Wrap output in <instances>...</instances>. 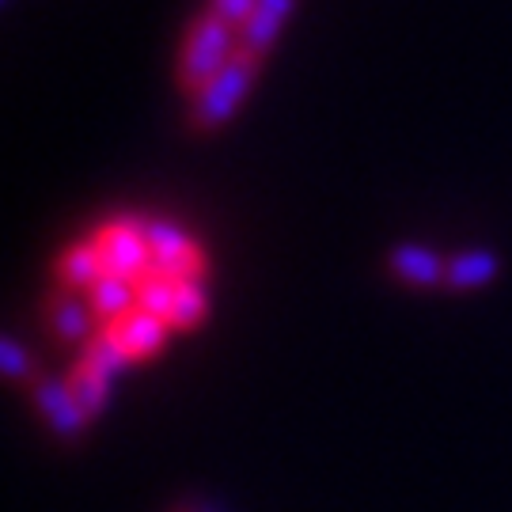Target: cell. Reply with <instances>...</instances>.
Wrapping results in <instances>:
<instances>
[{
	"label": "cell",
	"instance_id": "1",
	"mask_svg": "<svg viewBox=\"0 0 512 512\" xmlns=\"http://www.w3.org/2000/svg\"><path fill=\"white\" fill-rule=\"evenodd\" d=\"M239 54V31L228 27L220 16H213L209 8L190 19L179 46V61H175V80L186 95H198L217 73H224V65Z\"/></svg>",
	"mask_w": 512,
	"mask_h": 512
},
{
	"label": "cell",
	"instance_id": "2",
	"mask_svg": "<svg viewBox=\"0 0 512 512\" xmlns=\"http://www.w3.org/2000/svg\"><path fill=\"white\" fill-rule=\"evenodd\" d=\"M262 65H266V61H258L255 54L239 50V54L224 65V73H217L202 92L194 95L190 114H186L190 133L209 137V133H220V129L228 126L239 110L247 107V99H251V92H255Z\"/></svg>",
	"mask_w": 512,
	"mask_h": 512
},
{
	"label": "cell",
	"instance_id": "3",
	"mask_svg": "<svg viewBox=\"0 0 512 512\" xmlns=\"http://www.w3.org/2000/svg\"><path fill=\"white\" fill-rule=\"evenodd\" d=\"M145 239L152 247V274L175 277V281H205L209 277V255L202 251V243L186 232L183 224L167 217H141Z\"/></svg>",
	"mask_w": 512,
	"mask_h": 512
},
{
	"label": "cell",
	"instance_id": "4",
	"mask_svg": "<svg viewBox=\"0 0 512 512\" xmlns=\"http://www.w3.org/2000/svg\"><path fill=\"white\" fill-rule=\"evenodd\" d=\"M95 239V251L103 258V270L107 274H118L141 285L156 262H152V247L145 239V228H141V217H110L103 220L99 228L92 232Z\"/></svg>",
	"mask_w": 512,
	"mask_h": 512
},
{
	"label": "cell",
	"instance_id": "5",
	"mask_svg": "<svg viewBox=\"0 0 512 512\" xmlns=\"http://www.w3.org/2000/svg\"><path fill=\"white\" fill-rule=\"evenodd\" d=\"M27 399L35 406L38 421H42L57 440H65V444H80V440L88 437V429L95 425V421L88 418V410L76 403L73 387H69V376L46 372V376L27 391Z\"/></svg>",
	"mask_w": 512,
	"mask_h": 512
},
{
	"label": "cell",
	"instance_id": "6",
	"mask_svg": "<svg viewBox=\"0 0 512 512\" xmlns=\"http://www.w3.org/2000/svg\"><path fill=\"white\" fill-rule=\"evenodd\" d=\"M42 327H46V334L54 338L57 346L84 349L103 330V323H99L92 300L84 293L54 289V293L42 300Z\"/></svg>",
	"mask_w": 512,
	"mask_h": 512
},
{
	"label": "cell",
	"instance_id": "7",
	"mask_svg": "<svg viewBox=\"0 0 512 512\" xmlns=\"http://www.w3.org/2000/svg\"><path fill=\"white\" fill-rule=\"evenodd\" d=\"M110 338L118 342V349L129 357V365H148V361H156L160 353L167 349L171 342V323L160 319V315H148V311L133 308L129 315H122L118 323H107Z\"/></svg>",
	"mask_w": 512,
	"mask_h": 512
},
{
	"label": "cell",
	"instance_id": "8",
	"mask_svg": "<svg viewBox=\"0 0 512 512\" xmlns=\"http://www.w3.org/2000/svg\"><path fill=\"white\" fill-rule=\"evenodd\" d=\"M384 266L399 285L421 289V293L425 289H444V277H448V258H440L425 243H395V247H387Z\"/></svg>",
	"mask_w": 512,
	"mask_h": 512
},
{
	"label": "cell",
	"instance_id": "9",
	"mask_svg": "<svg viewBox=\"0 0 512 512\" xmlns=\"http://www.w3.org/2000/svg\"><path fill=\"white\" fill-rule=\"evenodd\" d=\"M107 274L103 270V258L95 251V239H73L65 243L54 258V289H65V293H92L99 285V277Z\"/></svg>",
	"mask_w": 512,
	"mask_h": 512
},
{
	"label": "cell",
	"instance_id": "10",
	"mask_svg": "<svg viewBox=\"0 0 512 512\" xmlns=\"http://www.w3.org/2000/svg\"><path fill=\"white\" fill-rule=\"evenodd\" d=\"M296 4H300V0H258V8L251 12V19L239 27V50H247V54H255L258 61H266L270 50H274L277 42H281V35H285Z\"/></svg>",
	"mask_w": 512,
	"mask_h": 512
},
{
	"label": "cell",
	"instance_id": "11",
	"mask_svg": "<svg viewBox=\"0 0 512 512\" xmlns=\"http://www.w3.org/2000/svg\"><path fill=\"white\" fill-rule=\"evenodd\" d=\"M501 277V255L494 247H471V251H459L448 258V277H444V289L448 293H475L486 289Z\"/></svg>",
	"mask_w": 512,
	"mask_h": 512
},
{
	"label": "cell",
	"instance_id": "12",
	"mask_svg": "<svg viewBox=\"0 0 512 512\" xmlns=\"http://www.w3.org/2000/svg\"><path fill=\"white\" fill-rule=\"evenodd\" d=\"M69 387H73L76 403L88 410L92 421H99L107 414L110 399H114V376L110 372L92 365L88 357H76L73 368H69Z\"/></svg>",
	"mask_w": 512,
	"mask_h": 512
},
{
	"label": "cell",
	"instance_id": "13",
	"mask_svg": "<svg viewBox=\"0 0 512 512\" xmlns=\"http://www.w3.org/2000/svg\"><path fill=\"white\" fill-rule=\"evenodd\" d=\"M42 376H46V368H42V361H38L35 353L23 346L19 338L0 330V384L31 391Z\"/></svg>",
	"mask_w": 512,
	"mask_h": 512
},
{
	"label": "cell",
	"instance_id": "14",
	"mask_svg": "<svg viewBox=\"0 0 512 512\" xmlns=\"http://www.w3.org/2000/svg\"><path fill=\"white\" fill-rule=\"evenodd\" d=\"M88 300H92L99 323L107 327V323H118L122 315H129V311L137 308V285L118 274H103L99 277V285L88 293Z\"/></svg>",
	"mask_w": 512,
	"mask_h": 512
},
{
	"label": "cell",
	"instance_id": "15",
	"mask_svg": "<svg viewBox=\"0 0 512 512\" xmlns=\"http://www.w3.org/2000/svg\"><path fill=\"white\" fill-rule=\"evenodd\" d=\"M209 308H213V300H209V289H205V281H190L179 289V300H175V308H171V330L175 334H190V330L205 327V319H209Z\"/></svg>",
	"mask_w": 512,
	"mask_h": 512
},
{
	"label": "cell",
	"instance_id": "16",
	"mask_svg": "<svg viewBox=\"0 0 512 512\" xmlns=\"http://www.w3.org/2000/svg\"><path fill=\"white\" fill-rule=\"evenodd\" d=\"M190 285V281H186ZM179 289H183V281H175V277H164V274H148L141 285H137V308L148 311V315H160V319H171V308H175V300H179Z\"/></svg>",
	"mask_w": 512,
	"mask_h": 512
},
{
	"label": "cell",
	"instance_id": "17",
	"mask_svg": "<svg viewBox=\"0 0 512 512\" xmlns=\"http://www.w3.org/2000/svg\"><path fill=\"white\" fill-rule=\"evenodd\" d=\"M80 357H88L92 365H99V368H103V372H110L114 380H118L122 372H129V368H133V365H129V357H126V353L118 349V342L110 338V330H107V327L99 330V334H95L92 342H88V346L80 349Z\"/></svg>",
	"mask_w": 512,
	"mask_h": 512
},
{
	"label": "cell",
	"instance_id": "18",
	"mask_svg": "<svg viewBox=\"0 0 512 512\" xmlns=\"http://www.w3.org/2000/svg\"><path fill=\"white\" fill-rule=\"evenodd\" d=\"M205 8H209L213 16L224 19L228 27H236V31H239V27L251 19V12L258 8V0H209Z\"/></svg>",
	"mask_w": 512,
	"mask_h": 512
},
{
	"label": "cell",
	"instance_id": "19",
	"mask_svg": "<svg viewBox=\"0 0 512 512\" xmlns=\"http://www.w3.org/2000/svg\"><path fill=\"white\" fill-rule=\"evenodd\" d=\"M179 512H209V509H179Z\"/></svg>",
	"mask_w": 512,
	"mask_h": 512
}]
</instances>
